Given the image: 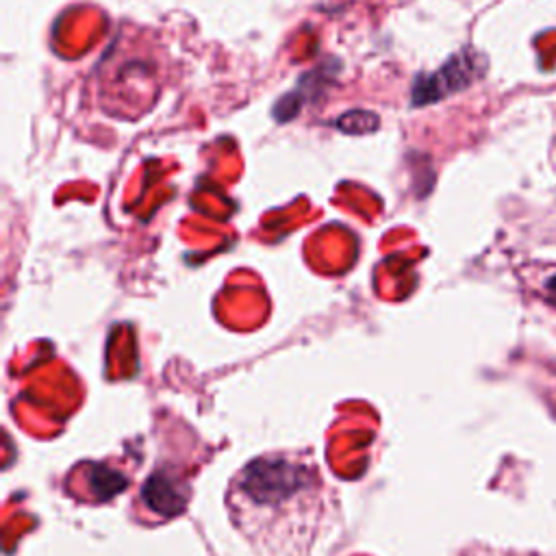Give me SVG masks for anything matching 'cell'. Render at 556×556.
I'll return each mask as SVG.
<instances>
[{
  "instance_id": "cell-1",
  "label": "cell",
  "mask_w": 556,
  "mask_h": 556,
  "mask_svg": "<svg viewBox=\"0 0 556 556\" xmlns=\"http://www.w3.org/2000/svg\"><path fill=\"white\" fill-rule=\"evenodd\" d=\"M230 523L258 556H311L330 489L308 454L280 450L248 460L226 486Z\"/></svg>"
},
{
  "instance_id": "cell-2",
  "label": "cell",
  "mask_w": 556,
  "mask_h": 556,
  "mask_svg": "<svg viewBox=\"0 0 556 556\" xmlns=\"http://www.w3.org/2000/svg\"><path fill=\"white\" fill-rule=\"evenodd\" d=\"M484 72H486V59L480 52L471 48L458 50L434 74H424L415 80L413 102L428 104L432 100H441L450 93L467 89L478 78H482Z\"/></svg>"
},
{
  "instance_id": "cell-3",
  "label": "cell",
  "mask_w": 556,
  "mask_h": 556,
  "mask_svg": "<svg viewBox=\"0 0 556 556\" xmlns=\"http://www.w3.org/2000/svg\"><path fill=\"white\" fill-rule=\"evenodd\" d=\"M541 295H543V300H545L552 308H556V271L543 280Z\"/></svg>"
}]
</instances>
